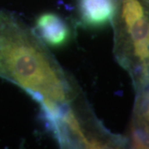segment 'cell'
<instances>
[{
	"instance_id": "obj_1",
	"label": "cell",
	"mask_w": 149,
	"mask_h": 149,
	"mask_svg": "<svg viewBox=\"0 0 149 149\" xmlns=\"http://www.w3.org/2000/svg\"><path fill=\"white\" fill-rule=\"evenodd\" d=\"M0 78L19 86L36 101L65 104L70 87L37 37L16 17L0 11Z\"/></svg>"
},
{
	"instance_id": "obj_2",
	"label": "cell",
	"mask_w": 149,
	"mask_h": 149,
	"mask_svg": "<svg viewBox=\"0 0 149 149\" xmlns=\"http://www.w3.org/2000/svg\"><path fill=\"white\" fill-rule=\"evenodd\" d=\"M36 28L41 38L51 47H61L69 39L68 25L56 13H46L41 14L36 21Z\"/></svg>"
},
{
	"instance_id": "obj_3",
	"label": "cell",
	"mask_w": 149,
	"mask_h": 149,
	"mask_svg": "<svg viewBox=\"0 0 149 149\" xmlns=\"http://www.w3.org/2000/svg\"><path fill=\"white\" fill-rule=\"evenodd\" d=\"M78 6L80 18L88 27L106 25L116 12L115 0H79Z\"/></svg>"
},
{
	"instance_id": "obj_4",
	"label": "cell",
	"mask_w": 149,
	"mask_h": 149,
	"mask_svg": "<svg viewBox=\"0 0 149 149\" xmlns=\"http://www.w3.org/2000/svg\"><path fill=\"white\" fill-rule=\"evenodd\" d=\"M145 16V9L140 0H123L122 18L126 28Z\"/></svg>"
},
{
	"instance_id": "obj_5",
	"label": "cell",
	"mask_w": 149,
	"mask_h": 149,
	"mask_svg": "<svg viewBox=\"0 0 149 149\" xmlns=\"http://www.w3.org/2000/svg\"><path fill=\"white\" fill-rule=\"evenodd\" d=\"M132 44L140 42L149 37V17L145 16L127 28Z\"/></svg>"
}]
</instances>
